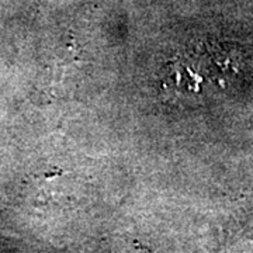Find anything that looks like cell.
<instances>
[{
	"label": "cell",
	"instance_id": "6da1fadb",
	"mask_svg": "<svg viewBox=\"0 0 253 253\" xmlns=\"http://www.w3.org/2000/svg\"><path fill=\"white\" fill-rule=\"evenodd\" d=\"M117 253H151L148 249H145L144 246H141V245H136V244H128L126 245L124 248H121L120 249V252Z\"/></svg>",
	"mask_w": 253,
	"mask_h": 253
}]
</instances>
